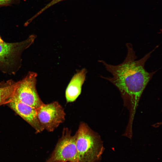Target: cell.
<instances>
[{"mask_svg":"<svg viewBox=\"0 0 162 162\" xmlns=\"http://www.w3.org/2000/svg\"><path fill=\"white\" fill-rule=\"evenodd\" d=\"M6 104L11 109L33 128L37 133L42 132L44 130L39 121L36 109L13 99H10Z\"/></svg>","mask_w":162,"mask_h":162,"instance_id":"52a82bcc","label":"cell"},{"mask_svg":"<svg viewBox=\"0 0 162 162\" xmlns=\"http://www.w3.org/2000/svg\"><path fill=\"white\" fill-rule=\"evenodd\" d=\"M71 133L68 128H64L51 155L45 162H77L76 136Z\"/></svg>","mask_w":162,"mask_h":162,"instance_id":"277c9868","label":"cell"},{"mask_svg":"<svg viewBox=\"0 0 162 162\" xmlns=\"http://www.w3.org/2000/svg\"><path fill=\"white\" fill-rule=\"evenodd\" d=\"M39 121L44 129L52 132L65 120L62 107L57 101L43 103L36 109Z\"/></svg>","mask_w":162,"mask_h":162,"instance_id":"5b68a950","label":"cell"},{"mask_svg":"<svg viewBox=\"0 0 162 162\" xmlns=\"http://www.w3.org/2000/svg\"><path fill=\"white\" fill-rule=\"evenodd\" d=\"M35 36H31L19 42L5 43L0 44V68L6 70L15 65L20 54L34 42Z\"/></svg>","mask_w":162,"mask_h":162,"instance_id":"8992f818","label":"cell"},{"mask_svg":"<svg viewBox=\"0 0 162 162\" xmlns=\"http://www.w3.org/2000/svg\"><path fill=\"white\" fill-rule=\"evenodd\" d=\"M37 74L29 72L22 80L17 82L10 99L18 100L37 109L44 103L36 88Z\"/></svg>","mask_w":162,"mask_h":162,"instance_id":"3957f363","label":"cell"},{"mask_svg":"<svg viewBox=\"0 0 162 162\" xmlns=\"http://www.w3.org/2000/svg\"><path fill=\"white\" fill-rule=\"evenodd\" d=\"M4 42L3 40L0 37V44H2Z\"/></svg>","mask_w":162,"mask_h":162,"instance_id":"7c38bea8","label":"cell"},{"mask_svg":"<svg viewBox=\"0 0 162 162\" xmlns=\"http://www.w3.org/2000/svg\"><path fill=\"white\" fill-rule=\"evenodd\" d=\"M17 82L11 80L0 82V106L6 104L12 97Z\"/></svg>","mask_w":162,"mask_h":162,"instance_id":"9c48e42d","label":"cell"},{"mask_svg":"<svg viewBox=\"0 0 162 162\" xmlns=\"http://www.w3.org/2000/svg\"><path fill=\"white\" fill-rule=\"evenodd\" d=\"M86 70L83 68L74 75L66 90L65 96L67 102L75 101L81 94L85 81Z\"/></svg>","mask_w":162,"mask_h":162,"instance_id":"ba28073f","label":"cell"},{"mask_svg":"<svg viewBox=\"0 0 162 162\" xmlns=\"http://www.w3.org/2000/svg\"><path fill=\"white\" fill-rule=\"evenodd\" d=\"M12 0H0V5L8 3Z\"/></svg>","mask_w":162,"mask_h":162,"instance_id":"8fae6325","label":"cell"},{"mask_svg":"<svg viewBox=\"0 0 162 162\" xmlns=\"http://www.w3.org/2000/svg\"><path fill=\"white\" fill-rule=\"evenodd\" d=\"M75 135L77 162H99L105 149L99 135L83 122Z\"/></svg>","mask_w":162,"mask_h":162,"instance_id":"7a4b0ae2","label":"cell"},{"mask_svg":"<svg viewBox=\"0 0 162 162\" xmlns=\"http://www.w3.org/2000/svg\"><path fill=\"white\" fill-rule=\"evenodd\" d=\"M64 0H52L49 3L47 4L42 9H41L35 16L40 14V13L43 12L46 10L50 8V7L55 5V4L59 2Z\"/></svg>","mask_w":162,"mask_h":162,"instance_id":"30bf717a","label":"cell"},{"mask_svg":"<svg viewBox=\"0 0 162 162\" xmlns=\"http://www.w3.org/2000/svg\"><path fill=\"white\" fill-rule=\"evenodd\" d=\"M127 54L124 61L114 65L100 61L112 77L101 76L115 85L119 90L123 99L124 106L128 109L129 117L126 130H132L135 114L141 96L146 86L157 70L149 72L145 69V64L151 54L158 48L146 54L141 58L136 60L137 57L132 44H126Z\"/></svg>","mask_w":162,"mask_h":162,"instance_id":"6da1fadb","label":"cell"}]
</instances>
